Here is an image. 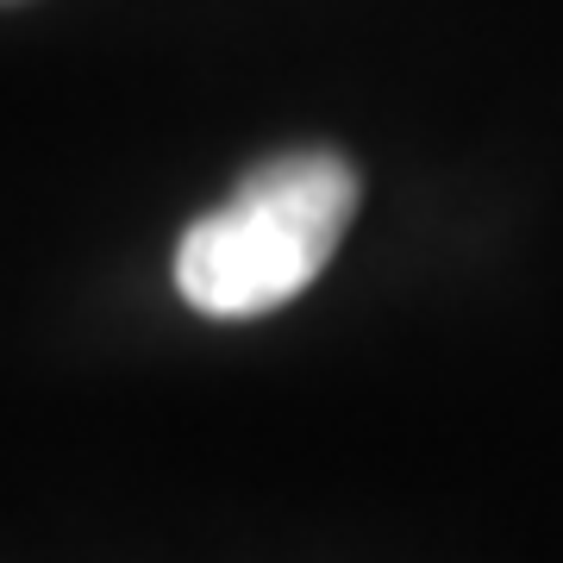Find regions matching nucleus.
<instances>
[{
	"instance_id": "f257e3e1",
	"label": "nucleus",
	"mask_w": 563,
	"mask_h": 563,
	"mask_svg": "<svg viewBox=\"0 0 563 563\" xmlns=\"http://www.w3.org/2000/svg\"><path fill=\"white\" fill-rule=\"evenodd\" d=\"M357 213V169L339 151H282L176 244V288L207 320H257L307 295Z\"/></svg>"
}]
</instances>
